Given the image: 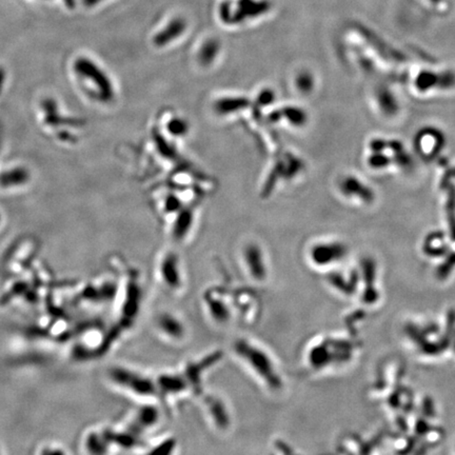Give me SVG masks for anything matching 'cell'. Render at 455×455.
I'll use <instances>...</instances> for the list:
<instances>
[{
    "mask_svg": "<svg viewBox=\"0 0 455 455\" xmlns=\"http://www.w3.org/2000/svg\"><path fill=\"white\" fill-rule=\"evenodd\" d=\"M107 379L113 388L130 398L143 402H152L158 398L155 377L139 369L114 365L107 371Z\"/></svg>",
    "mask_w": 455,
    "mask_h": 455,
    "instance_id": "6da1fadb",
    "label": "cell"
},
{
    "mask_svg": "<svg viewBox=\"0 0 455 455\" xmlns=\"http://www.w3.org/2000/svg\"><path fill=\"white\" fill-rule=\"evenodd\" d=\"M231 352L243 368L267 386L273 388L278 386L279 379L271 358L255 342L248 337L239 336L232 342Z\"/></svg>",
    "mask_w": 455,
    "mask_h": 455,
    "instance_id": "7a4b0ae2",
    "label": "cell"
},
{
    "mask_svg": "<svg viewBox=\"0 0 455 455\" xmlns=\"http://www.w3.org/2000/svg\"><path fill=\"white\" fill-rule=\"evenodd\" d=\"M156 276L159 285L171 294H179L185 288V270L179 255L168 251L156 264Z\"/></svg>",
    "mask_w": 455,
    "mask_h": 455,
    "instance_id": "3957f363",
    "label": "cell"
},
{
    "mask_svg": "<svg viewBox=\"0 0 455 455\" xmlns=\"http://www.w3.org/2000/svg\"><path fill=\"white\" fill-rule=\"evenodd\" d=\"M202 408L208 423L219 433H227L233 426V413L229 402L218 393L202 395Z\"/></svg>",
    "mask_w": 455,
    "mask_h": 455,
    "instance_id": "277c9868",
    "label": "cell"
},
{
    "mask_svg": "<svg viewBox=\"0 0 455 455\" xmlns=\"http://www.w3.org/2000/svg\"><path fill=\"white\" fill-rule=\"evenodd\" d=\"M207 317L215 326L227 327L236 318V312L233 300L223 291L210 289L202 300Z\"/></svg>",
    "mask_w": 455,
    "mask_h": 455,
    "instance_id": "5b68a950",
    "label": "cell"
},
{
    "mask_svg": "<svg viewBox=\"0 0 455 455\" xmlns=\"http://www.w3.org/2000/svg\"><path fill=\"white\" fill-rule=\"evenodd\" d=\"M153 328L156 334L170 344H181L188 337L189 329L185 320L176 312L159 311L153 318Z\"/></svg>",
    "mask_w": 455,
    "mask_h": 455,
    "instance_id": "8992f818",
    "label": "cell"
},
{
    "mask_svg": "<svg viewBox=\"0 0 455 455\" xmlns=\"http://www.w3.org/2000/svg\"><path fill=\"white\" fill-rule=\"evenodd\" d=\"M75 70L81 77L94 84L93 86L95 87L97 96L101 101L109 102L113 99L114 89L111 80L98 66L90 61L88 58H80L75 63Z\"/></svg>",
    "mask_w": 455,
    "mask_h": 455,
    "instance_id": "52a82bcc",
    "label": "cell"
},
{
    "mask_svg": "<svg viewBox=\"0 0 455 455\" xmlns=\"http://www.w3.org/2000/svg\"><path fill=\"white\" fill-rule=\"evenodd\" d=\"M239 265L243 273L253 283H263L266 279V266L263 252L255 243L243 244L239 252Z\"/></svg>",
    "mask_w": 455,
    "mask_h": 455,
    "instance_id": "ba28073f",
    "label": "cell"
},
{
    "mask_svg": "<svg viewBox=\"0 0 455 455\" xmlns=\"http://www.w3.org/2000/svg\"><path fill=\"white\" fill-rule=\"evenodd\" d=\"M152 401V404H150L151 402H147L146 405H143L134 411L127 429L136 435L153 430L160 423L161 414L158 407Z\"/></svg>",
    "mask_w": 455,
    "mask_h": 455,
    "instance_id": "9c48e42d",
    "label": "cell"
},
{
    "mask_svg": "<svg viewBox=\"0 0 455 455\" xmlns=\"http://www.w3.org/2000/svg\"><path fill=\"white\" fill-rule=\"evenodd\" d=\"M185 28L186 25L183 19H173L170 23H168V26L165 29L160 31L154 37V43L157 46H165L172 40L178 38L184 32Z\"/></svg>",
    "mask_w": 455,
    "mask_h": 455,
    "instance_id": "30bf717a",
    "label": "cell"
},
{
    "mask_svg": "<svg viewBox=\"0 0 455 455\" xmlns=\"http://www.w3.org/2000/svg\"><path fill=\"white\" fill-rule=\"evenodd\" d=\"M269 8V3L255 2V0H240L238 8V15L236 22L241 21L247 16H255L265 13Z\"/></svg>",
    "mask_w": 455,
    "mask_h": 455,
    "instance_id": "8fae6325",
    "label": "cell"
},
{
    "mask_svg": "<svg viewBox=\"0 0 455 455\" xmlns=\"http://www.w3.org/2000/svg\"><path fill=\"white\" fill-rule=\"evenodd\" d=\"M193 221L192 213L189 211H183L178 215V218L175 223L174 229H173V237L176 240H182L185 235L188 234V232L191 229Z\"/></svg>",
    "mask_w": 455,
    "mask_h": 455,
    "instance_id": "7c38bea8",
    "label": "cell"
},
{
    "mask_svg": "<svg viewBox=\"0 0 455 455\" xmlns=\"http://www.w3.org/2000/svg\"><path fill=\"white\" fill-rule=\"evenodd\" d=\"M247 104L248 100H246L244 98H236V97L224 98L216 102L215 109L220 114H230L244 108Z\"/></svg>",
    "mask_w": 455,
    "mask_h": 455,
    "instance_id": "4fadbf2b",
    "label": "cell"
},
{
    "mask_svg": "<svg viewBox=\"0 0 455 455\" xmlns=\"http://www.w3.org/2000/svg\"><path fill=\"white\" fill-rule=\"evenodd\" d=\"M219 50V43L215 39H209L205 42V44L202 46V49L198 54V58L200 61L204 66H208L215 59L216 55L218 54Z\"/></svg>",
    "mask_w": 455,
    "mask_h": 455,
    "instance_id": "5bb4252c",
    "label": "cell"
},
{
    "mask_svg": "<svg viewBox=\"0 0 455 455\" xmlns=\"http://www.w3.org/2000/svg\"><path fill=\"white\" fill-rule=\"evenodd\" d=\"M186 130H188V125H186L185 121L181 119H174L169 124V131L175 135L184 134Z\"/></svg>",
    "mask_w": 455,
    "mask_h": 455,
    "instance_id": "9a60e30c",
    "label": "cell"
},
{
    "mask_svg": "<svg viewBox=\"0 0 455 455\" xmlns=\"http://www.w3.org/2000/svg\"><path fill=\"white\" fill-rule=\"evenodd\" d=\"M167 208H168L169 211H173V210H175V209H178L179 208L178 201H176L173 197H169L168 201H167Z\"/></svg>",
    "mask_w": 455,
    "mask_h": 455,
    "instance_id": "2e32d148",
    "label": "cell"
},
{
    "mask_svg": "<svg viewBox=\"0 0 455 455\" xmlns=\"http://www.w3.org/2000/svg\"><path fill=\"white\" fill-rule=\"evenodd\" d=\"M100 2H102V0H84V3H85L87 6H89V7H91V6H95V5H97L98 3H100Z\"/></svg>",
    "mask_w": 455,
    "mask_h": 455,
    "instance_id": "e0dca14e",
    "label": "cell"
}]
</instances>
